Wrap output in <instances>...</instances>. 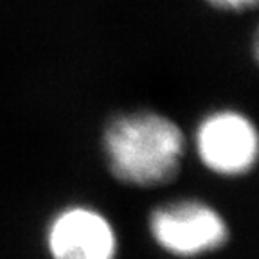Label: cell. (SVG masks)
<instances>
[{"label":"cell","mask_w":259,"mask_h":259,"mask_svg":"<svg viewBox=\"0 0 259 259\" xmlns=\"http://www.w3.org/2000/svg\"><path fill=\"white\" fill-rule=\"evenodd\" d=\"M187 153L180 122L158 110L119 112L103 126V162L113 180L126 187L155 189L173 182Z\"/></svg>","instance_id":"obj_1"},{"label":"cell","mask_w":259,"mask_h":259,"mask_svg":"<svg viewBox=\"0 0 259 259\" xmlns=\"http://www.w3.org/2000/svg\"><path fill=\"white\" fill-rule=\"evenodd\" d=\"M148 236L164 254L178 259L212 255L231 243L227 216L203 198L184 196L158 203L146 220Z\"/></svg>","instance_id":"obj_2"},{"label":"cell","mask_w":259,"mask_h":259,"mask_svg":"<svg viewBox=\"0 0 259 259\" xmlns=\"http://www.w3.org/2000/svg\"><path fill=\"white\" fill-rule=\"evenodd\" d=\"M210 9L220 13H229V15H241L257 6V0H202Z\"/></svg>","instance_id":"obj_5"},{"label":"cell","mask_w":259,"mask_h":259,"mask_svg":"<svg viewBox=\"0 0 259 259\" xmlns=\"http://www.w3.org/2000/svg\"><path fill=\"white\" fill-rule=\"evenodd\" d=\"M200 167L223 180L245 178L259 162V128L247 112L220 106L205 112L187 135Z\"/></svg>","instance_id":"obj_3"},{"label":"cell","mask_w":259,"mask_h":259,"mask_svg":"<svg viewBox=\"0 0 259 259\" xmlns=\"http://www.w3.org/2000/svg\"><path fill=\"white\" fill-rule=\"evenodd\" d=\"M49 259H119L121 234L110 214L87 202H70L44 227Z\"/></svg>","instance_id":"obj_4"}]
</instances>
